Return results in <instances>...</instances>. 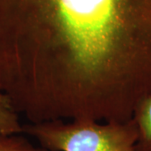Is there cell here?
I'll return each mask as SVG.
<instances>
[{"label": "cell", "mask_w": 151, "mask_h": 151, "mask_svg": "<svg viewBox=\"0 0 151 151\" xmlns=\"http://www.w3.org/2000/svg\"><path fill=\"white\" fill-rule=\"evenodd\" d=\"M0 92L30 123L130 120L151 95V0H0Z\"/></svg>", "instance_id": "cell-1"}, {"label": "cell", "mask_w": 151, "mask_h": 151, "mask_svg": "<svg viewBox=\"0 0 151 151\" xmlns=\"http://www.w3.org/2000/svg\"><path fill=\"white\" fill-rule=\"evenodd\" d=\"M48 151H137L138 128L134 119L99 124L91 119H63L23 125Z\"/></svg>", "instance_id": "cell-2"}, {"label": "cell", "mask_w": 151, "mask_h": 151, "mask_svg": "<svg viewBox=\"0 0 151 151\" xmlns=\"http://www.w3.org/2000/svg\"><path fill=\"white\" fill-rule=\"evenodd\" d=\"M133 119L138 128L137 151H151V95L142 99L135 108Z\"/></svg>", "instance_id": "cell-3"}, {"label": "cell", "mask_w": 151, "mask_h": 151, "mask_svg": "<svg viewBox=\"0 0 151 151\" xmlns=\"http://www.w3.org/2000/svg\"><path fill=\"white\" fill-rule=\"evenodd\" d=\"M0 133L5 134H19L23 133V125L19 114L11 108L8 101H0Z\"/></svg>", "instance_id": "cell-4"}, {"label": "cell", "mask_w": 151, "mask_h": 151, "mask_svg": "<svg viewBox=\"0 0 151 151\" xmlns=\"http://www.w3.org/2000/svg\"><path fill=\"white\" fill-rule=\"evenodd\" d=\"M0 151H48L40 147L34 146L24 137L17 134L0 133Z\"/></svg>", "instance_id": "cell-5"}, {"label": "cell", "mask_w": 151, "mask_h": 151, "mask_svg": "<svg viewBox=\"0 0 151 151\" xmlns=\"http://www.w3.org/2000/svg\"><path fill=\"white\" fill-rule=\"evenodd\" d=\"M0 101H8V102H9L8 98H7L4 94H2L1 92H0Z\"/></svg>", "instance_id": "cell-6"}]
</instances>
